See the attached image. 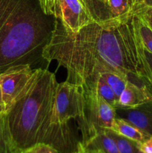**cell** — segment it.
I'll return each mask as SVG.
<instances>
[{
    "mask_svg": "<svg viewBox=\"0 0 152 153\" xmlns=\"http://www.w3.org/2000/svg\"><path fill=\"white\" fill-rule=\"evenodd\" d=\"M43 57L47 64L56 61L66 70V81L95 89L98 75L117 73L130 82L145 85L137 43L135 14L94 22L77 32L65 28L61 19L55 18L54 29Z\"/></svg>",
    "mask_w": 152,
    "mask_h": 153,
    "instance_id": "cell-1",
    "label": "cell"
},
{
    "mask_svg": "<svg viewBox=\"0 0 152 153\" xmlns=\"http://www.w3.org/2000/svg\"><path fill=\"white\" fill-rule=\"evenodd\" d=\"M58 85L47 68L34 69L24 92L3 114L4 126L18 152L37 143H45L61 153L77 151L79 140L69 124L52 123Z\"/></svg>",
    "mask_w": 152,
    "mask_h": 153,
    "instance_id": "cell-2",
    "label": "cell"
},
{
    "mask_svg": "<svg viewBox=\"0 0 152 153\" xmlns=\"http://www.w3.org/2000/svg\"><path fill=\"white\" fill-rule=\"evenodd\" d=\"M31 0H0V73L19 65L38 68L54 22Z\"/></svg>",
    "mask_w": 152,
    "mask_h": 153,
    "instance_id": "cell-3",
    "label": "cell"
},
{
    "mask_svg": "<svg viewBox=\"0 0 152 153\" xmlns=\"http://www.w3.org/2000/svg\"><path fill=\"white\" fill-rule=\"evenodd\" d=\"M84 90L83 87L66 80L58 83L55 92V104L52 116V123L64 126L71 120H78L79 128L84 125Z\"/></svg>",
    "mask_w": 152,
    "mask_h": 153,
    "instance_id": "cell-4",
    "label": "cell"
},
{
    "mask_svg": "<svg viewBox=\"0 0 152 153\" xmlns=\"http://www.w3.org/2000/svg\"><path fill=\"white\" fill-rule=\"evenodd\" d=\"M85 120L84 125L80 128L82 140H86L100 131L111 129L116 117V108L105 101L95 89L84 90Z\"/></svg>",
    "mask_w": 152,
    "mask_h": 153,
    "instance_id": "cell-5",
    "label": "cell"
},
{
    "mask_svg": "<svg viewBox=\"0 0 152 153\" xmlns=\"http://www.w3.org/2000/svg\"><path fill=\"white\" fill-rule=\"evenodd\" d=\"M34 73V69L25 64L12 67L0 73V87L5 112L24 92L32 79Z\"/></svg>",
    "mask_w": 152,
    "mask_h": 153,
    "instance_id": "cell-6",
    "label": "cell"
},
{
    "mask_svg": "<svg viewBox=\"0 0 152 153\" xmlns=\"http://www.w3.org/2000/svg\"><path fill=\"white\" fill-rule=\"evenodd\" d=\"M54 17L61 19L66 29L74 33L95 22L80 0H56Z\"/></svg>",
    "mask_w": 152,
    "mask_h": 153,
    "instance_id": "cell-7",
    "label": "cell"
},
{
    "mask_svg": "<svg viewBox=\"0 0 152 153\" xmlns=\"http://www.w3.org/2000/svg\"><path fill=\"white\" fill-rule=\"evenodd\" d=\"M116 117L122 118L152 137V101L134 108H116Z\"/></svg>",
    "mask_w": 152,
    "mask_h": 153,
    "instance_id": "cell-8",
    "label": "cell"
},
{
    "mask_svg": "<svg viewBox=\"0 0 152 153\" xmlns=\"http://www.w3.org/2000/svg\"><path fill=\"white\" fill-rule=\"evenodd\" d=\"M152 101V95L145 85H139L128 81L121 94L116 108H134Z\"/></svg>",
    "mask_w": 152,
    "mask_h": 153,
    "instance_id": "cell-9",
    "label": "cell"
},
{
    "mask_svg": "<svg viewBox=\"0 0 152 153\" xmlns=\"http://www.w3.org/2000/svg\"><path fill=\"white\" fill-rule=\"evenodd\" d=\"M77 148L95 153H119L116 142L105 129L97 132L86 141H80Z\"/></svg>",
    "mask_w": 152,
    "mask_h": 153,
    "instance_id": "cell-10",
    "label": "cell"
},
{
    "mask_svg": "<svg viewBox=\"0 0 152 153\" xmlns=\"http://www.w3.org/2000/svg\"><path fill=\"white\" fill-rule=\"evenodd\" d=\"M111 130L123 137L138 143L145 141L151 137V136H149L142 130L139 129L124 119L119 117H116L114 119Z\"/></svg>",
    "mask_w": 152,
    "mask_h": 153,
    "instance_id": "cell-11",
    "label": "cell"
},
{
    "mask_svg": "<svg viewBox=\"0 0 152 153\" xmlns=\"http://www.w3.org/2000/svg\"><path fill=\"white\" fill-rule=\"evenodd\" d=\"M137 43H138L139 57V62L142 70L141 81L152 95V54L143 46L139 36L138 31H137Z\"/></svg>",
    "mask_w": 152,
    "mask_h": 153,
    "instance_id": "cell-12",
    "label": "cell"
},
{
    "mask_svg": "<svg viewBox=\"0 0 152 153\" xmlns=\"http://www.w3.org/2000/svg\"><path fill=\"white\" fill-rule=\"evenodd\" d=\"M95 22H102L113 18L107 3L103 0H80Z\"/></svg>",
    "mask_w": 152,
    "mask_h": 153,
    "instance_id": "cell-13",
    "label": "cell"
},
{
    "mask_svg": "<svg viewBox=\"0 0 152 153\" xmlns=\"http://www.w3.org/2000/svg\"><path fill=\"white\" fill-rule=\"evenodd\" d=\"M105 131L116 142L119 153H142L138 148V142L123 137L111 129Z\"/></svg>",
    "mask_w": 152,
    "mask_h": 153,
    "instance_id": "cell-14",
    "label": "cell"
},
{
    "mask_svg": "<svg viewBox=\"0 0 152 153\" xmlns=\"http://www.w3.org/2000/svg\"><path fill=\"white\" fill-rule=\"evenodd\" d=\"M98 76L102 78L110 85V88L113 90L116 97L119 100L121 94L126 86L127 82L128 81V79H125L121 75L115 73H111V72L102 73L98 75Z\"/></svg>",
    "mask_w": 152,
    "mask_h": 153,
    "instance_id": "cell-15",
    "label": "cell"
},
{
    "mask_svg": "<svg viewBox=\"0 0 152 153\" xmlns=\"http://www.w3.org/2000/svg\"><path fill=\"white\" fill-rule=\"evenodd\" d=\"M95 89L107 102L116 108L119 100L110 85L100 76H98L97 79Z\"/></svg>",
    "mask_w": 152,
    "mask_h": 153,
    "instance_id": "cell-16",
    "label": "cell"
},
{
    "mask_svg": "<svg viewBox=\"0 0 152 153\" xmlns=\"http://www.w3.org/2000/svg\"><path fill=\"white\" fill-rule=\"evenodd\" d=\"M135 21L139 36L143 46L152 54V30L142 19L136 14Z\"/></svg>",
    "mask_w": 152,
    "mask_h": 153,
    "instance_id": "cell-17",
    "label": "cell"
},
{
    "mask_svg": "<svg viewBox=\"0 0 152 153\" xmlns=\"http://www.w3.org/2000/svg\"><path fill=\"white\" fill-rule=\"evenodd\" d=\"M108 5L113 17L125 16L131 11L132 0H108Z\"/></svg>",
    "mask_w": 152,
    "mask_h": 153,
    "instance_id": "cell-18",
    "label": "cell"
},
{
    "mask_svg": "<svg viewBox=\"0 0 152 153\" xmlns=\"http://www.w3.org/2000/svg\"><path fill=\"white\" fill-rule=\"evenodd\" d=\"M0 153H19L12 144L4 126L3 115L0 117Z\"/></svg>",
    "mask_w": 152,
    "mask_h": 153,
    "instance_id": "cell-19",
    "label": "cell"
},
{
    "mask_svg": "<svg viewBox=\"0 0 152 153\" xmlns=\"http://www.w3.org/2000/svg\"><path fill=\"white\" fill-rule=\"evenodd\" d=\"M131 11L142 19L152 30V6L132 7Z\"/></svg>",
    "mask_w": 152,
    "mask_h": 153,
    "instance_id": "cell-20",
    "label": "cell"
},
{
    "mask_svg": "<svg viewBox=\"0 0 152 153\" xmlns=\"http://www.w3.org/2000/svg\"><path fill=\"white\" fill-rule=\"evenodd\" d=\"M19 153H61L57 149L45 143H37Z\"/></svg>",
    "mask_w": 152,
    "mask_h": 153,
    "instance_id": "cell-21",
    "label": "cell"
},
{
    "mask_svg": "<svg viewBox=\"0 0 152 153\" xmlns=\"http://www.w3.org/2000/svg\"><path fill=\"white\" fill-rule=\"evenodd\" d=\"M39 5L47 16H55L56 0H38Z\"/></svg>",
    "mask_w": 152,
    "mask_h": 153,
    "instance_id": "cell-22",
    "label": "cell"
},
{
    "mask_svg": "<svg viewBox=\"0 0 152 153\" xmlns=\"http://www.w3.org/2000/svg\"><path fill=\"white\" fill-rule=\"evenodd\" d=\"M138 148L142 153H152V137L138 143Z\"/></svg>",
    "mask_w": 152,
    "mask_h": 153,
    "instance_id": "cell-23",
    "label": "cell"
},
{
    "mask_svg": "<svg viewBox=\"0 0 152 153\" xmlns=\"http://www.w3.org/2000/svg\"><path fill=\"white\" fill-rule=\"evenodd\" d=\"M142 6H152V0H137L132 7H142Z\"/></svg>",
    "mask_w": 152,
    "mask_h": 153,
    "instance_id": "cell-24",
    "label": "cell"
},
{
    "mask_svg": "<svg viewBox=\"0 0 152 153\" xmlns=\"http://www.w3.org/2000/svg\"><path fill=\"white\" fill-rule=\"evenodd\" d=\"M5 113V106H4V101H3L2 92H1V87H0V117L2 116Z\"/></svg>",
    "mask_w": 152,
    "mask_h": 153,
    "instance_id": "cell-25",
    "label": "cell"
},
{
    "mask_svg": "<svg viewBox=\"0 0 152 153\" xmlns=\"http://www.w3.org/2000/svg\"><path fill=\"white\" fill-rule=\"evenodd\" d=\"M77 152H78L80 153H95V152H90V151L84 150V149H80V148H77Z\"/></svg>",
    "mask_w": 152,
    "mask_h": 153,
    "instance_id": "cell-26",
    "label": "cell"
},
{
    "mask_svg": "<svg viewBox=\"0 0 152 153\" xmlns=\"http://www.w3.org/2000/svg\"><path fill=\"white\" fill-rule=\"evenodd\" d=\"M137 0H132V2H133V4H134V3H136V2H137Z\"/></svg>",
    "mask_w": 152,
    "mask_h": 153,
    "instance_id": "cell-27",
    "label": "cell"
},
{
    "mask_svg": "<svg viewBox=\"0 0 152 153\" xmlns=\"http://www.w3.org/2000/svg\"><path fill=\"white\" fill-rule=\"evenodd\" d=\"M103 1H104V2H106V3H107V4H108V0H103Z\"/></svg>",
    "mask_w": 152,
    "mask_h": 153,
    "instance_id": "cell-28",
    "label": "cell"
},
{
    "mask_svg": "<svg viewBox=\"0 0 152 153\" xmlns=\"http://www.w3.org/2000/svg\"><path fill=\"white\" fill-rule=\"evenodd\" d=\"M73 153H80V152H73Z\"/></svg>",
    "mask_w": 152,
    "mask_h": 153,
    "instance_id": "cell-29",
    "label": "cell"
}]
</instances>
